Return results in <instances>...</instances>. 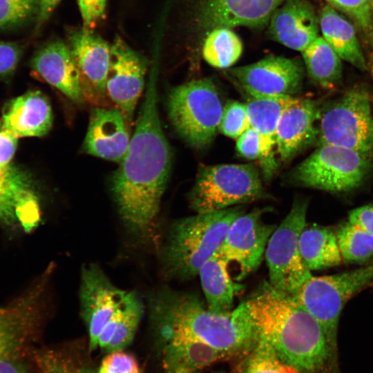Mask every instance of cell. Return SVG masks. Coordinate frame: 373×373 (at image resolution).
I'll list each match as a JSON object with an SVG mask.
<instances>
[{
    "instance_id": "1",
    "label": "cell",
    "mask_w": 373,
    "mask_h": 373,
    "mask_svg": "<svg viewBox=\"0 0 373 373\" xmlns=\"http://www.w3.org/2000/svg\"><path fill=\"white\" fill-rule=\"evenodd\" d=\"M157 63L146 90L126 154L114 172L111 191L126 231L139 245L159 250L158 214L171 172L172 154L157 108Z\"/></svg>"
},
{
    "instance_id": "2",
    "label": "cell",
    "mask_w": 373,
    "mask_h": 373,
    "mask_svg": "<svg viewBox=\"0 0 373 373\" xmlns=\"http://www.w3.org/2000/svg\"><path fill=\"white\" fill-rule=\"evenodd\" d=\"M242 303L257 336L300 373H338L321 325L291 296L263 281Z\"/></svg>"
},
{
    "instance_id": "3",
    "label": "cell",
    "mask_w": 373,
    "mask_h": 373,
    "mask_svg": "<svg viewBox=\"0 0 373 373\" xmlns=\"http://www.w3.org/2000/svg\"><path fill=\"white\" fill-rule=\"evenodd\" d=\"M148 309L159 342L192 340L229 357L245 354L257 339L242 303L230 312L215 313L195 294L162 287L149 297Z\"/></svg>"
},
{
    "instance_id": "4",
    "label": "cell",
    "mask_w": 373,
    "mask_h": 373,
    "mask_svg": "<svg viewBox=\"0 0 373 373\" xmlns=\"http://www.w3.org/2000/svg\"><path fill=\"white\" fill-rule=\"evenodd\" d=\"M244 212L238 205L174 221L159 249L165 274L180 280L196 276L220 249L232 221Z\"/></svg>"
},
{
    "instance_id": "5",
    "label": "cell",
    "mask_w": 373,
    "mask_h": 373,
    "mask_svg": "<svg viewBox=\"0 0 373 373\" xmlns=\"http://www.w3.org/2000/svg\"><path fill=\"white\" fill-rule=\"evenodd\" d=\"M167 107L173 126L189 145L200 149L211 143L224 106L211 79H194L174 87L169 94Z\"/></svg>"
},
{
    "instance_id": "6",
    "label": "cell",
    "mask_w": 373,
    "mask_h": 373,
    "mask_svg": "<svg viewBox=\"0 0 373 373\" xmlns=\"http://www.w3.org/2000/svg\"><path fill=\"white\" fill-rule=\"evenodd\" d=\"M267 197L256 167L223 164L200 166L189 200L195 213H203Z\"/></svg>"
},
{
    "instance_id": "7",
    "label": "cell",
    "mask_w": 373,
    "mask_h": 373,
    "mask_svg": "<svg viewBox=\"0 0 373 373\" xmlns=\"http://www.w3.org/2000/svg\"><path fill=\"white\" fill-rule=\"evenodd\" d=\"M373 280V262L329 276H312L291 296L320 323L337 363L339 318L347 301Z\"/></svg>"
},
{
    "instance_id": "8",
    "label": "cell",
    "mask_w": 373,
    "mask_h": 373,
    "mask_svg": "<svg viewBox=\"0 0 373 373\" xmlns=\"http://www.w3.org/2000/svg\"><path fill=\"white\" fill-rule=\"evenodd\" d=\"M316 143L353 149L373 158V118L366 91L350 90L321 108Z\"/></svg>"
},
{
    "instance_id": "9",
    "label": "cell",
    "mask_w": 373,
    "mask_h": 373,
    "mask_svg": "<svg viewBox=\"0 0 373 373\" xmlns=\"http://www.w3.org/2000/svg\"><path fill=\"white\" fill-rule=\"evenodd\" d=\"M373 158L357 151L322 144L291 173L300 186L329 192H343L358 186L370 170Z\"/></svg>"
},
{
    "instance_id": "10",
    "label": "cell",
    "mask_w": 373,
    "mask_h": 373,
    "mask_svg": "<svg viewBox=\"0 0 373 373\" xmlns=\"http://www.w3.org/2000/svg\"><path fill=\"white\" fill-rule=\"evenodd\" d=\"M307 206L306 199L294 200L290 211L270 236L265 250L268 282L289 296L312 276L304 265L299 249L300 236L306 225Z\"/></svg>"
},
{
    "instance_id": "11",
    "label": "cell",
    "mask_w": 373,
    "mask_h": 373,
    "mask_svg": "<svg viewBox=\"0 0 373 373\" xmlns=\"http://www.w3.org/2000/svg\"><path fill=\"white\" fill-rule=\"evenodd\" d=\"M55 267L50 264L27 289L0 307V360L14 359L36 333L48 309Z\"/></svg>"
},
{
    "instance_id": "12",
    "label": "cell",
    "mask_w": 373,
    "mask_h": 373,
    "mask_svg": "<svg viewBox=\"0 0 373 373\" xmlns=\"http://www.w3.org/2000/svg\"><path fill=\"white\" fill-rule=\"evenodd\" d=\"M128 290L119 288L95 263L83 265L80 274V314L88 334V349L98 348L103 330L123 305Z\"/></svg>"
},
{
    "instance_id": "13",
    "label": "cell",
    "mask_w": 373,
    "mask_h": 373,
    "mask_svg": "<svg viewBox=\"0 0 373 373\" xmlns=\"http://www.w3.org/2000/svg\"><path fill=\"white\" fill-rule=\"evenodd\" d=\"M147 68L146 57L116 35L111 44L106 92L107 97L122 112L129 131L144 88Z\"/></svg>"
},
{
    "instance_id": "14",
    "label": "cell",
    "mask_w": 373,
    "mask_h": 373,
    "mask_svg": "<svg viewBox=\"0 0 373 373\" xmlns=\"http://www.w3.org/2000/svg\"><path fill=\"white\" fill-rule=\"evenodd\" d=\"M224 72L248 96H294L300 90L304 77L300 60L280 56H267Z\"/></svg>"
},
{
    "instance_id": "15",
    "label": "cell",
    "mask_w": 373,
    "mask_h": 373,
    "mask_svg": "<svg viewBox=\"0 0 373 373\" xmlns=\"http://www.w3.org/2000/svg\"><path fill=\"white\" fill-rule=\"evenodd\" d=\"M267 211L268 208H256L237 216L218 250L229 263L238 265L237 280L255 271L262 262L268 241L276 227L263 220V214Z\"/></svg>"
},
{
    "instance_id": "16",
    "label": "cell",
    "mask_w": 373,
    "mask_h": 373,
    "mask_svg": "<svg viewBox=\"0 0 373 373\" xmlns=\"http://www.w3.org/2000/svg\"><path fill=\"white\" fill-rule=\"evenodd\" d=\"M66 42L79 73L84 99L106 107L111 44L93 29L83 26L69 29Z\"/></svg>"
},
{
    "instance_id": "17",
    "label": "cell",
    "mask_w": 373,
    "mask_h": 373,
    "mask_svg": "<svg viewBox=\"0 0 373 373\" xmlns=\"http://www.w3.org/2000/svg\"><path fill=\"white\" fill-rule=\"evenodd\" d=\"M284 0H198L195 10L197 30L205 33L217 28L267 26L274 11Z\"/></svg>"
},
{
    "instance_id": "18",
    "label": "cell",
    "mask_w": 373,
    "mask_h": 373,
    "mask_svg": "<svg viewBox=\"0 0 373 373\" xmlns=\"http://www.w3.org/2000/svg\"><path fill=\"white\" fill-rule=\"evenodd\" d=\"M40 221L39 198L29 178L11 165L0 168V222L31 232Z\"/></svg>"
},
{
    "instance_id": "19",
    "label": "cell",
    "mask_w": 373,
    "mask_h": 373,
    "mask_svg": "<svg viewBox=\"0 0 373 373\" xmlns=\"http://www.w3.org/2000/svg\"><path fill=\"white\" fill-rule=\"evenodd\" d=\"M320 113L315 101L297 97L283 110L276 131V153L281 162L291 161L317 141Z\"/></svg>"
},
{
    "instance_id": "20",
    "label": "cell",
    "mask_w": 373,
    "mask_h": 373,
    "mask_svg": "<svg viewBox=\"0 0 373 373\" xmlns=\"http://www.w3.org/2000/svg\"><path fill=\"white\" fill-rule=\"evenodd\" d=\"M295 96H249L245 104L250 126L260 140L259 163L263 178L269 181L276 172V131L283 110L296 99Z\"/></svg>"
},
{
    "instance_id": "21",
    "label": "cell",
    "mask_w": 373,
    "mask_h": 373,
    "mask_svg": "<svg viewBox=\"0 0 373 373\" xmlns=\"http://www.w3.org/2000/svg\"><path fill=\"white\" fill-rule=\"evenodd\" d=\"M318 24L307 0H284L271 15L267 33L272 40L301 52L318 37Z\"/></svg>"
},
{
    "instance_id": "22",
    "label": "cell",
    "mask_w": 373,
    "mask_h": 373,
    "mask_svg": "<svg viewBox=\"0 0 373 373\" xmlns=\"http://www.w3.org/2000/svg\"><path fill=\"white\" fill-rule=\"evenodd\" d=\"M130 140L129 129L117 108L97 106L91 110L83 144L85 153L119 164Z\"/></svg>"
},
{
    "instance_id": "23",
    "label": "cell",
    "mask_w": 373,
    "mask_h": 373,
    "mask_svg": "<svg viewBox=\"0 0 373 373\" xmlns=\"http://www.w3.org/2000/svg\"><path fill=\"white\" fill-rule=\"evenodd\" d=\"M32 70L77 104L84 101L80 75L66 42L52 39L43 44L31 59Z\"/></svg>"
},
{
    "instance_id": "24",
    "label": "cell",
    "mask_w": 373,
    "mask_h": 373,
    "mask_svg": "<svg viewBox=\"0 0 373 373\" xmlns=\"http://www.w3.org/2000/svg\"><path fill=\"white\" fill-rule=\"evenodd\" d=\"M1 121L5 129L17 139L44 136L52 125L50 102L42 92L30 90L10 103Z\"/></svg>"
},
{
    "instance_id": "25",
    "label": "cell",
    "mask_w": 373,
    "mask_h": 373,
    "mask_svg": "<svg viewBox=\"0 0 373 373\" xmlns=\"http://www.w3.org/2000/svg\"><path fill=\"white\" fill-rule=\"evenodd\" d=\"M229 262L216 251L200 267L198 276L207 308L224 314L233 309L234 298L242 289L230 276Z\"/></svg>"
},
{
    "instance_id": "26",
    "label": "cell",
    "mask_w": 373,
    "mask_h": 373,
    "mask_svg": "<svg viewBox=\"0 0 373 373\" xmlns=\"http://www.w3.org/2000/svg\"><path fill=\"white\" fill-rule=\"evenodd\" d=\"M162 347L163 373H199L228 356L202 343L188 339L160 342Z\"/></svg>"
},
{
    "instance_id": "27",
    "label": "cell",
    "mask_w": 373,
    "mask_h": 373,
    "mask_svg": "<svg viewBox=\"0 0 373 373\" xmlns=\"http://www.w3.org/2000/svg\"><path fill=\"white\" fill-rule=\"evenodd\" d=\"M318 21L323 37L339 57L365 70L367 65L354 26L329 4L322 8Z\"/></svg>"
},
{
    "instance_id": "28",
    "label": "cell",
    "mask_w": 373,
    "mask_h": 373,
    "mask_svg": "<svg viewBox=\"0 0 373 373\" xmlns=\"http://www.w3.org/2000/svg\"><path fill=\"white\" fill-rule=\"evenodd\" d=\"M144 309L140 296L128 291L122 306L101 334L98 347L108 353L124 350L133 341Z\"/></svg>"
},
{
    "instance_id": "29",
    "label": "cell",
    "mask_w": 373,
    "mask_h": 373,
    "mask_svg": "<svg viewBox=\"0 0 373 373\" xmlns=\"http://www.w3.org/2000/svg\"><path fill=\"white\" fill-rule=\"evenodd\" d=\"M299 249L310 271L335 267L343 261L336 233L325 227L305 225L300 236Z\"/></svg>"
},
{
    "instance_id": "30",
    "label": "cell",
    "mask_w": 373,
    "mask_h": 373,
    "mask_svg": "<svg viewBox=\"0 0 373 373\" xmlns=\"http://www.w3.org/2000/svg\"><path fill=\"white\" fill-rule=\"evenodd\" d=\"M301 53L307 72L315 83L327 89L339 84L341 59L323 37L318 36Z\"/></svg>"
},
{
    "instance_id": "31",
    "label": "cell",
    "mask_w": 373,
    "mask_h": 373,
    "mask_svg": "<svg viewBox=\"0 0 373 373\" xmlns=\"http://www.w3.org/2000/svg\"><path fill=\"white\" fill-rule=\"evenodd\" d=\"M242 42L229 28H217L209 31L203 41L202 56L212 67L231 68L240 57Z\"/></svg>"
},
{
    "instance_id": "32",
    "label": "cell",
    "mask_w": 373,
    "mask_h": 373,
    "mask_svg": "<svg viewBox=\"0 0 373 373\" xmlns=\"http://www.w3.org/2000/svg\"><path fill=\"white\" fill-rule=\"evenodd\" d=\"M257 337L253 346L245 352L236 373H300L283 361L265 340Z\"/></svg>"
},
{
    "instance_id": "33",
    "label": "cell",
    "mask_w": 373,
    "mask_h": 373,
    "mask_svg": "<svg viewBox=\"0 0 373 373\" xmlns=\"http://www.w3.org/2000/svg\"><path fill=\"white\" fill-rule=\"evenodd\" d=\"M336 236L343 260L361 262L373 256V236L349 221L338 229Z\"/></svg>"
},
{
    "instance_id": "34",
    "label": "cell",
    "mask_w": 373,
    "mask_h": 373,
    "mask_svg": "<svg viewBox=\"0 0 373 373\" xmlns=\"http://www.w3.org/2000/svg\"><path fill=\"white\" fill-rule=\"evenodd\" d=\"M35 360L41 373H97L85 360L65 350H42Z\"/></svg>"
},
{
    "instance_id": "35",
    "label": "cell",
    "mask_w": 373,
    "mask_h": 373,
    "mask_svg": "<svg viewBox=\"0 0 373 373\" xmlns=\"http://www.w3.org/2000/svg\"><path fill=\"white\" fill-rule=\"evenodd\" d=\"M39 0H0V30L20 26L36 18Z\"/></svg>"
},
{
    "instance_id": "36",
    "label": "cell",
    "mask_w": 373,
    "mask_h": 373,
    "mask_svg": "<svg viewBox=\"0 0 373 373\" xmlns=\"http://www.w3.org/2000/svg\"><path fill=\"white\" fill-rule=\"evenodd\" d=\"M250 127L247 106L230 100L224 106L218 130L227 137L237 139Z\"/></svg>"
},
{
    "instance_id": "37",
    "label": "cell",
    "mask_w": 373,
    "mask_h": 373,
    "mask_svg": "<svg viewBox=\"0 0 373 373\" xmlns=\"http://www.w3.org/2000/svg\"><path fill=\"white\" fill-rule=\"evenodd\" d=\"M349 16L365 34L373 35V0H326Z\"/></svg>"
},
{
    "instance_id": "38",
    "label": "cell",
    "mask_w": 373,
    "mask_h": 373,
    "mask_svg": "<svg viewBox=\"0 0 373 373\" xmlns=\"http://www.w3.org/2000/svg\"><path fill=\"white\" fill-rule=\"evenodd\" d=\"M97 373H140L136 359L124 350L108 352Z\"/></svg>"
},
{
    "instance_id": "39",
    "label": "cell",
    "mask_w": 373,
    "mask_h": 373,
    "mask_svg": "<svg viewBox=\"0 0 373 373\" xmlns=\"http://www.w3.org/2000/svg\"><path fill=\"white\" fill-rule=\"evenodd\" d=\"M82 26L94 29L105 17L106 0H77Z\"/></svg>"
},
{
    "instance_id": "40",
    "label": "cell",
    "mask_w": 373,
    "mask_h": 373,
    "mask_svg": "<svg viewBox=\"0 0 373 373\" xmlns=\"http://www.w3.org/2000/svg\"><path fill=\"white\" fill-rule=\"evenodd\" d=\"M22 52V48L19 44L0 41V76L8 77L13 73Z\"/></svg>"
},
{
    "instance_id": "41",
    "label": "cell",
    "mask_w": 373,
    "mask_h": 373,
    "mask_svg": "<svg viewBox=\"0 0 373 373\" xmlns=\"http://www.w3.org/2000/svg\"><path fill=\"white\" fill-rule=\"evenodd\" d=\"M236 150L238 154L248 160L259 159L260 140L256 130L249 127L237 138Z\"/></svg>"
},
{
    "instance_id": "42",
    "label": "cell",
    "mask_w": 373,
    "mask_h": 373,
    "mask_svg": "<svg viewBox=\"0 0 373 373\" xmlns=\"http://www.w3.org/2000/svg\"><path fill=\"white\" fill-rule=\"evenodd\" d=\"M18 139L8 132L0 120V168L10 165L15 155Z\"/></svg>"
},
{
    "instance_id": "43",
    "label": "cell",
    "mask_w": 373,
    "mask_h": 373,
    "mask_svg": "<svg viewBox=\"0 0 373 373\" xmlns=\"http://www.w3.org/2000/svg\"><path fill=\"white\" fill-rule=\"evenodd\" d=\"M348 221L373 236V204L351 211Z\"/></svg>"
},
{
    "instance_id": "44",
    "label": "cell",
    "mask_w": 373,
    "mask_h": 373,
    "mask_svg": "<svg viewBox=\"0 0 373 373\" xmlns=\"http://www.w3.org/2000/svg\"><path fill=\"white\" fill-rule=\"evenodd\" d=\"M61 1V0H39V8L36 17L35 31L39 30L49 19Z\"/></svg>"
},
{
    "instance_id": "45",
    "label": "cell",
    "mask_w": 373,
    "mask_h": 373,
    "mask_svg": "<svg viewBox=\"0 0 373 373\" xmlns=\"http://www.w3.org/2000/svg\"><path fill=\"white\" fill-rule=\"evenodd\" d=\"M0 373H26L14 359L0 360Z\"/></svg>"
},
{
    "instance_id": "46",
    "label": "cell",
    "mask_w": 373,
    "mask_h": 373,
    "mask_svg": "<svg viewBox=\"0 0 373 373\" xmlns=\"http://www.w3.org/2000/svg\"><path fill=\"white\" fill-rule=\"evenodd\" d=\"M370 68H371V73H372V77H373V63H372V64L371 65Z\"/></svg>"
}]
</instances>
